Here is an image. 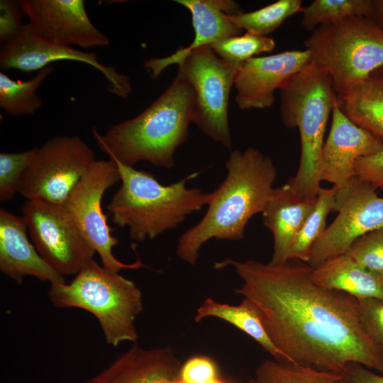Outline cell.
I'll return each instance as SVG.
<instances>
[{
    "mask_svg": "<svg viewBox=\"0 0 383 383\" xmlns=\"http://www.w3.org/2000/svg\"><path fill=\"white\" fill-rule=\"evenodd\" d=\"M376 190L356 176L336 196L333 211L338 215L311 248L308 264L312 268L345 254L357 238L383 226V197Z\"/></svg>",
    "mask_w": 383,
    "mask_h": 383,
    "instance_id": "12",
    "label": "cell"
},
{
    "mask_svg": "<svg viewBox=\"0 0 383 383\" xmlns=\"http://www.w3.org/2000/svg\"><path fill=\"white\" fill-rule=\"evenodd\" d=\"M181 368L171 348L145 349L135 344L85 383H161L178 378Z\"/></svg>",
    "mask_w": 383,
    "mask_h": 383,
    "instance_id": "19",
    "label": "cell"
},
{
    "mask_svg": "<svg viewBox=\"0 0 383 383\" xmlns=\"http://www.w3.org/2000/svg\"><path fill=\"white\" fill-rule=\"evenodd\" d=\"M119 181L120 172L114 160H96L63 204L87 241L99 255L102 266L113 273L143 266L140 259L131 264L121 262L112 251L118 240L111 234L113 229L102 211L101 199L106 190Z\"/></svg>",
    "mask_w": 383,
    "mask_h": 383,
    "instance_id": "10",
    "label": "cell"
},
{
    "mask_svg": "<svg viewBox=\"0 0 383 383\" xmlns=\"http://www.w3.org/2000/svg\"><path fill=\"white\" fill-rule=\"evenodd\" d=\"M345 254L363 267L383 275V226L357 238Z\"/></svg>",
    "mask_w": 383,
    "mask_h": 383,
    "instance_id": "31",
    "label": "cell"
},
{
    "mask_svg": "<svg viewBox=\"0 0 383 383\" xmlns=\"http://www.w3.org/2000/svg\"><path fill=\"white\" fill-rule=\"evenodd\" d=\"M28 24L43 38L62 45L91 48L109 45L91 23L84 0H22Z\"/></svg>",
    "mask_w": 383,
    "mask_h": 383,
    "instance_id": "14",
    "label": "cell"
},
{
    "mask_svg": "<svg viewBox=\"0 0 383 383\" xmlns=\"http://www.w3.org/2000/svg\"><path fill=\"white\" fill-rule=\"evenodd\" d=\"M355 174L376 189H383V150L359 158L355 164Z\"/></svg>",
    "mask_w": 383,
    "mask_h": 383,
    "instance_id": "35",
    "label": "cell"
},
{
    "mask_svg": "<svg viewBox=\"0 0 383 383\" xmlns=\"http://www.w3.org/2000/svg\"><path fill=\"white\" fill-rule=\"evenodd\" d=\"M227 174L213 191L201 219L179 238V258L194 265L208 240H239L251 218L262 213L274 189L277 168L267 155L248 147L233 150L225 163Z\"/></svg>",
    "mask_w": 383,
    "mask_h": 383,
    "instance_id": "2",
    "label": "cell"
},
{
    "mask_svg": "<svg viewBox=\"0 0 383 383\" xmlns=\"http://www.w3.org/2000/svg\"><path fill=\"white\" fill-rule=\"evenodd\" d=\"M331 116L321 155L320 179L331 183L338 196L356 177L357 160L383 150V139L352 121L340 109L337 97Z\"/></svg>",
    "mask_w": 383,
    "mask_h": 383,
    "instance_id": "15",
    "label": "cell"
},
{
    "mask_svg": "<svg viewBox=\"0 0 383 383\" xmlns=\"http://www.w3.org/2000/svg\"><path fill=\"white\" fill-rule=\"evenodd\" d=\"M357 312L364 331L377 345L383 348V299L359 298Z\"/></svg>",
    "mask_w": 383,
    "mask_h": 383,
    "instance_id": "32",
    "label": "cell"
},
{
    "mask_svg": "<svg viewBox=\"0 0 383 383\" xmlns=\"http://www.w3.org/2000/svg\"><path fill=\"white\" fill-rule=\"evenodd\" d=\"M301 13L303 28L311 32L322 24L350 17L374 18L373 0H314Z\"/></svg>",
    "mask_w": 383,
    "mask_h": 383,
    "instance_id": "26",
    "label": "cell"
},
{
    "mask_svg": "<svg viewBox=\"0 0 383 383\" xmlns=\"http://www.w3.org/2000/svg\"><path fill=\"white\" fill-rule=\"evenodd\" d=\"M177 65L194 91L192 123L212 140L231 148L228 106L240 65L223 60L209 45L192 50Z\"/></svg>",
    "mask_w": 383,
    "mask_h": 383,
    "instance_id": "8",
    "label": "cell"
},
{
    "mask_svg": "<svg viewBox=\"0 0 383 383\" xmlns=\"http://www.w3.org/2000/svg\"><path fill=\"white\" fill-rule=\"evenodd\" d=\"M217 377L214 363L204 357H194L182 367L179 379L184 383H205Z\"/></svg>",
    "mask_w": 383,
    "mask_h": 383,
    "instance_id": "34",
    "label": "cell"
},
{
    "mask_svg": "<svg viewBox=\"0 0 383 383\" xmlns=\"http://www.w3.org/2000/svg\"><path fill=\"white\" fill-rule=\"evenodd\" d=\"M27 230L23 216L0 209V271L18 284L25 276L50 284L65 282L63 277L46 263L29 241Z\"/></svg>",
    "mask_w": 383,
    "mask_h": 383,
    "instance_id": "18",
    "label": "cell"
},
{
    "mask_svg": "<svg viewBox=\"0 0 383 383\" xmlns=\"http://www.w3.org/2000/svg\"><path fill=\"white\" fill-rule=\"evenodd\" d=\"M112 160V159H111ZM121 176V186L112 195L107 210L118 227H128L136 241L154 239L176 228L191 213L209 204L213 196L187 183L197 173L165 185L150 172L113 160Z\"/></svg>",
    "mask_w": 383,
    "mask_h": 383,
    "instance_id": "4",
    "label": "cell"
},
{
    "mask_svg": "<svg viewBox=\"0 0 383 383\" xmlns=\"http://www.w3.org/2000/svg\"><path fill=\"white\" fill-rule=\"evenodd\" d=\"M311 277L321 287L345 292L357 299H383V275L363 267L345 253L313 268Z\"/></svg>",
    "mask_w": 383,
    "mask_h": 383,
    "instance_id": "21",
    "label": "cell"
},
{
    "mask_svg": "<svg viewBox=\"0 0 383 383\" xmlns=\"http://www.w3.org/2000/svg\"><path fill=\"white\" fill-rule=\"evenodd\" d=\"M48 295L57 307H76L92 313L109 344L136 343L135 320L143 310L140 290L133 281L106 270L94 259L70 283L50 284Z\"/></svg>",
    "mask_w": 383,
    "mask_h": 383,
    "instance_id": "6",
    "label": "cell"
},
{
    "mask_svg": "<svg viewBox=\"0 0 383 383\" xmlns=\"http://www.w3.org/2000/svg\"><path fill=\"white\" fill-rule=\"evenodd\" d=\"M187 9L192 16L194 38L189 45L179 48L163 58H150L143 66L150 77L157 79L167 67L181 62L187 55L196 48L211 45L224 38L242 35L243 30L229 18V15L243 12L240 6L230 0H176Z\"/></svg>",
    "mask_w": 383,
    "mask_h": 383,
    "instance_id": "17",
    "label": "cell"
},
{
    "mask_svg": "<svg viewBox=\"0 0 383 383\" xmlns=\"http://www.w3.org/2000/svg\"><path fill=\"white\" fill-rule=\"evenodd\" d=\"M207 317L221 318L233 324L257 341L274 360L287 362L268 336L256 308L248 299H243L240 304L233 306L208 298L198 308L195 321L199 322Z\"/></svg>",
    "mask_w": 383,
    "mask_h": 383,
    "instance_id": "23",
    "label": "cell"
},
{
    "mask_svg": "<svg viewBox=\"0 0 383 383\" xmlns=\"http://www.w3.org/2000/svg\"><path fill=\"white\" fill-rule=\"evenodd\" d=\"M0 40L3 44L15 37L22 28L24 15L19 2L0 1Z\"/></svg>",
    "mask_w": 383,
    "mask_h": 383,
    "instance_id": "33",
    "label": "cell"
},
{
    "mask_svg": "<svg viewBox=\"0 0 383 383\" xmlns=\"http://www.w3.org/2000/svg\"><path fill=\"white\" fill-rule=\"evenodd\" d=\"M341 383H383V374L355 362L346 365L339 374Z\"/></svg>",
    "mask_w": 383,
    "mask_h": 383,
    "instance_id": "36",
    "label": "cell"
},
{
    "mask_svg": "<svg viewBox=\"0 0 383 383\" xmlns=\"http://www.w3.org/2000/svg\"><path fill=\"white\" fill-rule=\"evenodd\" d=\"M335 199L336 189L334 187H321L311 211L293 242L289 260H299L308 263L313 244L327 228V216L333 211Z\"/></svg>",
    "mask_w": 383,
    "mask_h": 383,
    "instance_id": "25",
    "label": "cell"
},
{
    "mask_svg": "<svg viewBox=\"0 0 383 383\" xmlns=\"http://www.w3.org/2000/svg\"><path fill=\"white\" fill-rule=\"evenodd\" d=\"M33 244L57 273L77 274L96 253L63 207L42 200H27L21 207Z\"/></svg>",
    "mask_w": 383,
    "mask_h": 383,
    "instance_id": "11",
    "label": "cell"
},
{
    "mask_svg": "<svg viewBox=\"0 0 383 383\" xmlns=\"http://www.w3.org/2000/svg\"><path fill=\"white\" fill-rule=\"evenodd\" d=\"M209 46L223 60L240 65L262 53L273 51L275 42L272 38L246 32L222 39Z\"/></svg>",
    "mask_w": 383,
    "mask_h": 383,
    "instance_id": "29",
    "label": "cell"
},
{
    "mask_svg": "<svg viewBox=\"0 0 383 383\" xmlns=\"http://www.w3.org/2000/svg\"><path fill=\"white\" fill-rule=\"evenodd\" d=\"M304 45L311 62L331 76L337 96L383 66V30L372 18L353 16L322 24Z\"/></svg>",
    "mask_w": 383,
    "mask_h": 383,
    "instance_id": "7",
    "label": "cell"
},
{
    "mask_svg": "<svg viewBox=\"0 0 383 383\" xmlns=\"http://www.w3.org/2000/svg\"><path fill=\"white\" fill-rule=\"evenodd\" d=\"M374 21L383 30V0H373Z\"/></svg>",
    "mask_w": 383,
    "mask_h": 383,
    "instance_id": "37",
    "label": "cell"
},
{
    "mask_svg": "<svg viewBox=\"0 0 383 383\" xmlns=\"http://www.w3.org/2000/svg\"><path fill=\"white\" fill-rule=\"evenodd\" d=\"M283 125L296 128L301 140L296 174L287 182L300 196L316 199L321 189L320 162L328 120L337 95L329 74L311 62L279 89Z\"/></svg>",
    "mask_w": 383,
    "mask_h": 383,
    "instance_id": "5",
    "label": "cell"
},
{
    "mask_svg": "<svg viewBox=\"0 0 383 383\" xmlns=\"http://www.w3.org/2000/svg\"><path fill=\"white\" fill-rule=\"evenodd\" d=\"M311 62L307 50H292L252 57L238 70L235 101L241 110L273 106L276 89Z\"/></svg>",
    "mask_w": 383,
    "mask_h": 383,
    "instance_id": "16",
    "label": "cell"
},
{
    "mask_svg": "<svg viewBox=\"0 0 383 383\" xmlns=\"http://www.w3.org/2000/svg\"><path fill=\"white\" fill-rule=\"evenodd\" d=\"M53 72L52 66L39 70L27 81H16L0 72V107L13 116L31 115L42 106V100L36 94L41 84Z\"/></svg>",
    "mask_w": 383,
    "mask_h": 383,
    "instance_id": "24",
    "label": "cell"
},
{
    "mask_svg": "<svg viewBox=\"0 0 383 383\" xmlns=\"http://www.w3.org/2000/svg\"><path fill=\"white\" fill-rule=\"evenodd\" d=\"M38 147L20 152L0 153V201L12 199L18 193L21 179L32 162Z\"/></svg>",
    "mask_w": 383,
    "mask_h": 383,
    "instance_id": "30",
    "label": "cell"
},
{
    "mask_svg": "<svg viewBox=\"0 0 383 383\" xmlns=\"http://www.w3.org/2000/svg\"><path fill=\"white\" fill-rule=\"evenodd\" d=\"M316 199L300 196L288 182L274 187L262 213L263 224L274 239L270 263L278 265L289 260L293 242L311 211Z\"/></svg>",
    "mask_w": 383,
    "mask_h": 383,
    "instance_id": "20",
    "label": "cell"
},
{
    "mask_svg": "<svg viewBox=\"0 0 383 383\" xmlns=\"http://www.w3.org/2000/svg\"><path fill=\"white\" fill-rule=\"evenodd\" d=\"M337 101L352 121L383 139V66L337 96Z\"/></svg>",
    "mask_w": 383,
    "mask_h": 383,
    "instance_id": "22",
    "label": "cell"
},
{
    "mask_svg": "<svg viewBox=\"0 0 383 383\" xmlns=\"http://www.w3.org/2000/svg\"><path fill=\"white\" fill-rule=\"evenodd\" d=\"M60 60L79 62L96 69L106 79L108 90L112 94L126 98L131 92L129 77L119 73L111 65L101 63L96 52L50 42L35 33L28 23L23 24L15 37L3 44L0 52L1 70L38 72L51 62Z\"/></svg>",
    "mask_w": 383,
    "mask_h": 383,
    "instance_id": "13",
    "label": "cell"
},
{
    "mask_svg": "<svg viewBox=\"0 0 383 383\" xmlns=\"http://www.w3.org/2000/svg\"><path fill=\"white\" fill-rule=\"evenodd\" d=\"M228 265L243 280L235 292L256 308L287 362L338 374L355 362L383 374V348L364 331L357 299L315 283L307 262L227 259L216 267Z\"/></svg>",
    "mask_w": 383,
    "mask_h": 383,
    "instance_id": "1",
    "label": "cell"
},
{
    "mask_svg": "<svg viewBox=\"0 0 383 383\" xmlns=\"http://www.w3.org/2000/svg\"><path fill=\"white\" fill-rule=\"evenodd\" d=\"M301 0H278L251 12L229 15L230 20L246 32L267 36L288 18L302 10Z\"/></svg>",
    "mask_w": 383,
    "mask_h": 383,
    "instance_id": "27",
    "label": "cell"
},
{
    "mask_svg": "<svg viewBox=\"0 0 383 383\" xmlns=\"http://www.w3.org/2000/svg\"><path fill=\"white\" fill-rule=\"evenodd\" d=\"M251 383H341L338 374L276 360H266L257 367Z\"/></svg>",
    "mask_w": 383,
    "mask_h": 383,
    "instance_id": "28",
    "label": "cell"
},
{
    "mask_svg": "<svg viewBox=\"0 0 383 383\" xmlns=\"http://www.w3.org/2000/svg\"><path fill=\"white\" fill-rule=\"evenodd\" d=\"M96 160L92 149L79 136L53 137L38 147L21 179L18 193L27 200L63 206Z\"/></svg>",
    "mask_w": 383,
    "mask_h": 383,
    "instance_id": "9",
    "label": "cell"
},
{
    "mask_svg": "<svg viewBox=\"0 0 383 383\" xmlns=\"http://www.w3.org/2000/svg\"><path fill=\"white\" fill-rule=\"evenodd\" d=\"M194 110V89L177 70L167 89L140 113L113 125L103 135L93 127L92 133L110 159L130 167L146 161L171 169L176 150L188 138Z\"/></svg>",
    "mask_w": 383,
    "mask_h": 383,
    "instance_id": "3",
    "label": "cell"
}]
</instances>
